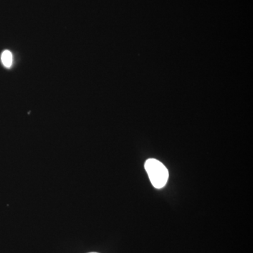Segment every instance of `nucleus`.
<instances>
[{
	"label": "nucleus",
	"mask_w": 253,
	"mask_h": 253,
	"mask_svg": "<svg viewBox=\"0 0 253 253\" xmlns=\"http://www.w3.org/2000/svg\"><path fill=\"white\" fill-rule=\"evenodd\" d=\"M144 167L154 187L160 189L166 186L169 174L162 163L155 158H149L145 163Z\"/></svg>",
	"instance_id": "f257e3e1"
},
{
	"label": "nucleus",
	"mask_w": 253,
	"mask_h": 253,
	"mask_svg": "<svg viewBox=\"0 0 253 253\" xmlns=\"http://www.w3.org/2000/svg\"><path fill=\"white\" fill-rule=\"evenodd\" d=\"M1 62L6 68H11L13 64V55L11 51L6 50L1 54Z\"/></svg>",
	"instance_id": "f03ea898"
},
{
	"label": "nucleus",
	"mask_w": 253,
	"mask_h": 253,
	"mask_svg": "<svg viewBox=\"0 0 253 253\" xmlns=\"http://www.w3.org/2000/svg\"><path fill=\"white\" fill-rule=\"evenodd\" d=\"M99 253L92 252V253Z\"/></svg>",
	"instance_id": "7ed1b4c3"
}]
</instances>
